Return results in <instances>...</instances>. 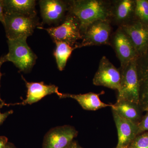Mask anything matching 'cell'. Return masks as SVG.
I'll return each instance as SVG.
<instances>
[{"instance_id":"6","label":"cell","mask_w":148,"mask_h":148,"mask_svg":"<svg viewBox=\"0 0 148 148\" xmlns=\"http://www.w3.org/2000/svg\"><path fill=\"white\" fill-rule=\"evenodd\" d=\"M112 28L110 20H99L90 24L83 35L82 41L75 48L92 46L110 45Z\"/></svg>"},{"instance_id":"8","label":"cell","mask_w":148,"mask_h":148,"mask_svg":"<svg viewBox=\"0 0 148 148\" xmlns=\"http://www.w3.org/2000/svg\"><path fill=\"white\" fill-rule=\"evenodd\" d=\"M42 23L58 25L64 21L69 10V1L41 0L39 1Z\"/></svg>"},{"instance_id":"5","label":"cell","mask_w":148,"mask_h":148,"mask_svg":"<svg viewBox=\"0 0 148 148\" xmlns=\"http://www.w3.org/2000/svg\"><path fill=\"white\" fill-rule=\"evenodd\" d=\"M39 28L45 30L54 42H65L75 48L77 44V42L82 39L79 21L69 12L61 25L47 29Z\"/></svg>"},{"instance_id":"22","label":"cell","mask_w":148,"mask_h":148,"mask_svg":"<svg viewBox=\"0 0 148 148\" xmlns=\"http://www.w3.org/2000/svg\"><path fill=\"white\" fill-rule=\"evenodd\" d=\"M138 135L148 131V112L143 116L142 119L138 124Z\"/></svg>"},{"instance_id":"17","label":"cell","mask_w":148,"mask_h":148,"mask_svg":"<svg viewBox=\"0 0 148 148\" xmlns=\"http://www.w3.org/2000/svg\"><path fill=\"white\" fill-rule=\"evenodd\" d=\"M4 13H16L37 16L34 0H2Z\"/></svg>"},{"instance_id":"3","label":"cell","mask_w":148,"mask_h":148,"mask_svg":"<svg viewBox=\"0 0 148 148\" xmlns=\"http://www.w3.org/2000/svg\"><path fill=\"white\" fill-rule=\"evenodd\" d=\"M27 38L22 37L8 40L9 51L6 55L10 61L21 72L28 73L36 64L37 57L27 44Z\"/></svg>"},{"instance_id":"14","label":"cell","mask_w":148,"mask_h":148,"mask_svg":"<svg viewBox=\"0 0 148 148\" xmlns=\"http://www.w3.org/2000/svg\"><path fill=\"white\" fill-rule=\"evenodd\" d=\"M140 85L139 105L143 112H148V48L137 60Z\"/></svg>"},{"instance_id":"10","label":"cell","mask_w":148,"mask_h":148,"mask_svg":"<svg viewBox=\"0 0 148 148\" xmlns=\"http://www.w3.org/2000/svg\"><path fill=\"white\" fill-rule=\"evenodd\" d=\"M112 45L121 63V66L138 58V55L127 35L119 27L111 38Z\"/></svg>"},{"instance_id":"18","label":"cell","mask_w":148,"mask_h":148,"mask_svg":"<svg viewBox=\"0 0 148 148\" xmlns=\"http://www.w3.org/2000/svg\"><path fill=\"white\" fill-rule=\"evenodd\" d=\"M111 108L123 118L137 124L143 117L139 105L130 101H116Z\"/></svg>"},{"instance_id":"15","label":"cell","mask_w":148,"mask_h":148,"mask_svg":"<svg viewBox=\"0 0 148 148\" xmlns=\"http://www.w3.org/2000/svg\"><path fill=\"white\" fill-rule=\"evenodd\" d=\"M104 93L103 91L98 93L92 92L79 94L62 93L61 98H72L77 101L84 110L96 111L107 107H112L113 104H106L101 101L100 96Z\"/></svg>"},{"instance_id":"13","label":"cell","mask_w":148,"mask_h":148,"mask_svg":"<svg viewBox=\"0 0 148 148\" xmlns=\"http://www.w3.org/2000/svg\"><path fill=\"white\" fill-rule=\"evenodd\" d=\"M24 80L27 88V98L21 103H16L12 105H24L33 104L41 100L44 97L47 95L55 93L61 98L62 93L59 92L58 87L55 85L45 84L43 82H28L24 77L22 76Z\"/></svg>"},{"instance_id":"4","label":"cell","mask_w":148,"mask_h":148,"mask_svg":"<svg viewBox=\"0 0 148 148\" xmlns=\"http://www.w3.org/2000/svg\"><path fill=\"white\" fill-rule=\"evenodd\" d=\"M3 25L8 39L12 40L32 36L36 27L40 25L37 16L5 13Z\"/></svg>"},{"instance_id":"19","label":"cell","mask_w":148,"mask_h":148,"mask_svg":"<svg viewBox=\"0 0 148 148\" xmlns=\"http://www.w3.org/2000/svg\"><path fill=\"white\" fill-rule=\"evenodd\" d=\"M56 48L54 51L56 64L58 70L63 71L65 68L67 61L75 48L68 44L61 42H55Z\"/></svg>"},{"instance_id":"26","label":"cell","mask_w":148,"mask_h":148,"mask_svg":"<svg viewBox=\"0 0 148 148\" xmlns=\"http://www.w3.org/2000/svg\"><path fill=\"white\" fill-rule=\"evenodd\" d=\"M8 139L4 136H0V148H5L8 143Z\"/></svg>"},{"instance_id":"28","label":"cell","mask_w":148,"mask_h":148,"mask_svg":"<svg viewBox=\"0 0 148 148\" xmlns=\"http://www.w3.org/2000/svg\"><path fill=\"white\" fill-rule=\"evenodd\" d=\"M77 144V142L76 141H73L71 144L67 148H75L76 147Z\"/></svg>"},{"instance_id":"20","label":"cell","mask_w":148,"mask_h":148,"mask_svg":"<svg viewBox=\"0 0 148 148\" xmlns=\"http://www.w3.org/2000/svg\"><path fill=\"white\" fill-rule=\"evenodd\" d=\"M135 14L141 22L148 25V1H135Z\"/></svg>"},{"instance_id":"25","label":"cell","mask_w":148,"mask_h":148,"mask_svg":"<svg viewBox=\"0 0 148 148\" xmlns=\"http://www.w3.org/2000/svg\"><path fill=\"white\" fill-rule=\"evenodd\" d=\"M5 13L2 0H0V21L3 24L4 23Z\"/></svg>"},{"instance_id":"29","label":"cell","mask_w":148,"mask_h":148,"mask_svg":"<svg viewBox=\"0 0 148 148\" xmlns=\"http://www.w3.org/2000/svg\"><path fill=\"white\" fill-rule=\"evenodd\" d=\"M75 148H83L82 147H81L78 144H77L76 147Z\"/></svg>"},{"instance_id":"24","label":"cell","mask_w":148,"mask_h":148,"mask_svg":"<svg viewBox=\"0 0 148 148\" xmlns=\"http://www.w3.org/2000/svg\"><path fill=\"white\" fill-rule=\"evenodd\" d=\"M13 113V111L11 110L4 113H1L0 111V125L2 124L4 121L8 117Z\"/></svg>"},{"instance_id":"1","label":"cell","mask_w":148,"mask_h":148,"mask_svg":"<svg viewBox=\"0 0 148 148\" xmlns=\"http://www.w3.org/2000/svg\"><path fill=\"white\" fill-rule=\"evenodd\" d=\"M112 3L103 0L69 1V12L79 21L82 34L90 24L99 20H110Z\"/></svg>"},{"instance_id":"12","label":"cell","mask_w":148,"mask_h":148,"mask_svg":"<svg viewBox=\"0 0 148 148\" xmlns=\"http://www.w3.org/2000/svg\"><path fill=\"white\" fill-rule=\"evenodd\" d=\"M112 113L118 138L115 148H127L138 135V124L123 118L113 110Z\"/></svg>"},{"instance_id":"9","label":"cell","mask_w":148,"mask_h":148,"mask_svg":"<svg viewBox=\"0 0 148 148\" xmlns=\"http://www.w3.org/2000/svg\"><path fill=\"white\" fill-rule=\"evenodd\" d=\"M78 132L73 126L64 125L51 128L44 138L42 148H67Z\"/></svg>"},{"instance_id":"11","label":"cell","mask_w":148,"mask_h":148,"mask_svg":"<svg viewBox=\"0 0 148 148\" xmlns=\"http://www.w3.org/2000/svg\"><path fill=\"white\" fill-rule=\"evenodd\" d=\"M131 41L138 56L148 48V25L141 21L130 22L120 27Z\"/></svg>"},{"instance_id":"16","label":"cell","mask_w":148,"mask_h":148,"mask_svg":"<svg viewBox=\"0 0 148 148\" xmlns=\"http://www.w3.org/2000/svg\"><path fill=\"white\" fill-rule=\"evenodd\" d=\"M135 1L120 0L112 3V16L113 21L119 27L130 22L132 13H135Z\"/></svg>"},{"instance_id":"7","label":"cell","mask_w":148,"mask_h":148,"mask_svg":"<svg viewBox=\"0 0 148 148\" xmlns=\"http://www.w3.org/2000/svg\"><path fill=\"white\" fill-rule=\"evenodd\" d=\"M120 81L119 69H117L106 56H103L99 62L98 70L92 79L93 84L118 91L120 87Z\"/></svg>"},{"instance_id":"21","label":"cell","mask_w":148,"mask_h":148,"mask_svg":"<svg viewBox=\"0 0 148 148\" xmlns=\"http://www.w3.org/2000/svg\"><path fill=\"white\" fill-rule=\"evenodd\" d=\"M127 148H148V131L137 135Z\"/></svg>"},{"instance_id":"27","label":"cell","mask_w":148,"mask_h":148,"mask_svg":"<svg viewBox=\"0 0 148 148\" xmlns=\"http://www.w3.org/2000/svg\"><path fill=\"white\" fill-rule=\"evenodd\" d=\"M5 148H17L12 143L8 142L6 145Z\"/></svg>"},{"instance_id":"23","label":"cell","mask_w":148,"mask_h":148,"mask_svg":"<svg viewBox=\"0 0 148 148\" xmlns=\"http://www.w3.org/2000/svg\"><path fill=\"white\" fill-rule=\"evenodd\" d=\"M6 61H7V60L6 55L0 57V82H1V78L2 75V74L1 72V67L3 64L5 62H6ZM0 86H1V84H0ZM0 102L1 103V107H2L4 105L5 103L3 100H2L1 98V94H0Z\"/></svg>"},{"instance_id":"2","label":"cell","mask_w":148,"mask_h":148,"mask_svg":"<svg viewBox=\"0 0 148 148\" xmlns=\"http://www.w3.org/2000/svg\"><path fill=\"white\" fill-rule=\"evenodd\" d=\"M137 58L121 66L119 69L120 87L117 91L116 101H128L139 105L140 85L137 70Z\"/></svg>"}]
</instances>
